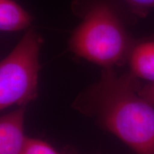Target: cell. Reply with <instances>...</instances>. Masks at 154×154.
Returning <instances> with one entry per match:
<instances>
[{"label":"cell","instance_id":"6","mask_svg":"<svg viewBox=\"0 0 154 154\" xmlns=\"http://www.w3.org/2000/svg\"><path fill=\"white\" fill-rule=\"evenodd\" d=\"M32 17L13 0H0V29L16 32L29 26Z\"/></svg>","mask_w":154,"mask_h":154},{"label":"cell","instance_id":"2","mask_svg":"<svg viewBox=\"0 0 154 154\" xmlns=\"http://www.w3.org/2000/svg\"><path fill=\"white\" fill-rule=\"evenodd\" d=\"M134 42L114 10L98 3L73 32L69 47L78 57L109 68L127 61Z\"/></svg>","mask_w":154,"mask_h":154},{"label":"cell","instance_id":"1","mask_svg":"<svg viewBox=\"0 0 154 154\" xmlns=\"http://www.w3.org/2000/svg\"><path fill=\"white\" fill-rule=\"evenodd\" d=\"M138 78L131 73L117 76L103 68L100 80L78 103H84L100 123L137 154H154V106L138 93Z\"/></svg>","mask_w":154,"mask_h":154},{"label":"cell","instance_id":"8","mask_svg":"<svg viewBox=\"0 0 154 154\" xmlns=\"http://www.w3.org/2000/svg\"><path fill=\"white\" fill-rule=\"evenodd\" d=\"M133 13L140 17H146L151 9L154 8V0H124Z\"/></svg>","mask_w":154,"mask_h":154},{"label":"cell","instance_id":"7","mask_svg":"<svg viewBox=\"0 0 154 154\" xmlns=\"http://www.w3.org/2000/svg\"><path fill=\"white\" fill-rule=\"evenodd\" d=\"M22 154H61L43 140L28 138Z\"/></svg>","mask_w":154,"mask_h":154},{"label":"cell","instance_id":"9","mask_svg":"<svg viewBox=\"0 0 154 154\" xmlns=\"http://www.w3.org/2000/svg\"><path fill=\"white\" fill-rule=\"evenodd\" d=\"M138 93L142 97L154 106V83H150L143 87H140Z\"/></svg>","mask_w":154,"mask_h":154},{"label":"cell","instance_id":"4","mask_svg":"<svg viewBox=\"0 0 154 154\" xmlns=\"http://www.w3.org/2000/svg\"><path fill=\"white\" fill-rule=\"evenodd\" d=\"M24 108L0 118V154H22L27 137L24 134Z\"/></svg>","mask_w":154,"mask_h":154},{"label":"cell","instance_id":"3","mask_svg":"<svg viewBox=\"0 0 154 154\" xmlns=\"http://www.w3.org/2000/svg\"><path fill=\"white\" fill-rule=\"evenodd\" d=\"M43 38L29 29L0 63V110L24 106L38 95V54Z\"/></svg>","mask_w":154,"mask_h":154},{"label":"cell","instance_id":"5","mask_svg":"<svg viewBox=\"0 0 154 154\" xmlns=\"http://www.w3.org/2000/svg\"><path fill=\"white\" fill-rule=\"evenodd\" d=\"M127 61L134 76L154 83V36L134 40Z\"/></svg>","mask_w":154,"mask_h":154}]
</instances>
